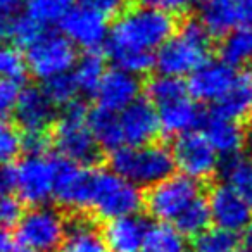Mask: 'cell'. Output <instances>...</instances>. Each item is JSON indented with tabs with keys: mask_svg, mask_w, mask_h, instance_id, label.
Here are the masks:
<instances>
[{
	"mask_svg": "<svg viewBox=\"0 0 252 252\" xmlns=\"http://www.w3.org/2000/svg\"><path fill=\"white\" fill-rule=\"evenodd\" d=\"M142 252H189L185 235L176 226L158 223L151 226Z\"/></svg>",
	"mask_w": 252,
	"mask_h": 252,
	"instance_id": "cell-26",
	"label": "cell"
},
{
	"mask_svg": "<svg viewBox=\"0 0 252 252\" xmlns=\"http://www.w3.org/2000/svg\"><path fill=\"white\" fill-rule=\"evenodd\" d=\"M95 173L67 159L56 161L54 197L67 209H87L92 206Z\"/></svg>",
	"mask_w": 252,
	"mask_h": 252,
	"instance_id": "cell-11",
	"label": "cell"
},
{
	"mask_svg": "<svg viewBox=\"0 0 252 252\" xmlns=\"http://www.w3.org/2000/svg\"><path fill=\"white\" fill-rule=\"evenodd\" d=\"M61 26L64 35L78 49H85L87 52H95L100 49L111 36L107 14L87 4L69 9Z\"/></svg>",
	"mask_w": 252,
	"mask_h": 252,
	"instance_id": "cell-10",
	"label": "cell"
},
{
	"mask_svg": "<svg viewBox=\"0 0 252 252\" xmlns=\"http://www.w3.org/2000/svg\"><path fill=\"white\" fill-rule=\"evenodd\" d=\"M2 32H4V25H2V21H0V36H2Z\"/></svg>",
	"mask_w": 252,
	"mask_h": 252,
	"instance_id": "cell-50",
	"label": "cell"
},
{
	"mask_svg": "<svg viewBox=\"0 0 252 252\" xmlns=\"http://www.w3.org/2000/svg\"><path fill=\"white\" fill-rule=\"evenodd\" d=\"M245 245H247V249L252 252V223L249 224V228L245 230Z\"/></svg>",
	"mask_w": 252,
	"mask_h": 252,
	"instance_id": "cell-47",
	"label": "cell"
},
{
	"mask_svg": "<svg viewBox=\"0 0 252 252\" xmlns=\"http://www.w3.org/2000/svg\"><path fill=\"white\" fill-rule=\"evenodd\" d=\"M66 35L43 33V36L28 49V69L35 78L47 81L66 74L76 66V49Z\"/></svg>",
	"mask_w": 252,
	"mask_h": 252,
	"instance_id": "cell-8",
	"label": "cell"
},
{
	"mask_svg": "<svg viewBox=\"0 0 252 252\" xmlns=\"http://www.w3.org/2000/svg\"><path fill=\"white\" fill-rule=\"evenodd\" d=\"M5 30H7L9 38L12 40L16 47H26V49H30L33 43L38 42L45 33L43 26L33 18H30L28 14L16 16Z\"/></svg>",
	"mask_w": 252,
	"mask_h": 252,
	"instance_id": "cell-33",
	"label": "cell"
},
{
	"mask_svg": "<svg viewBox=\"0 0 252 252\" xmlns=\"http://www.w3.org/2000/svg\"><path fill=\"white\" fill-rule=\"evenodd\" d=\"M16 119L25 131H45L54 121L56 105L40 88H25L16 109Z\"/></svg>",
	"mask_w": 252,
	"mask_h": 252,
	"instance_id": "cell-17",
	"label": "cell"
},
{
	"mask_svg": "<svg viewBox=\"0 0 252 252\" xmlns=\"http://www.w3.org/2000/svg\"><path fill=\"white\" fill-rule=\"evenodd\" d=\"M67 224L59 211L36 206L23 214L16 224V235L21 245L33 252H57L66 235Z\"/></svg>",
	"mask_w": 252,
	"mask_h": 252,
	"instance_id": "cell-6",
	"label": "cell"
},
{
	"mask_svg": "<svg viewBox=\"0 0 252 252\" xmlns=\"http://www.w3.org/2000/svg\"><path fill=\"white\" fill-rule=\"evenodd\" d=\"M138 95H140L138 76L119 67L107 71L95 92L98 107L111 112L125 111L138 100Z\"/></svg>",
	"mask_w": 252,
	"mask_h": 252,
	"instance_id": "cell-15",
	"label": "cell"
},
{
	"mask_svg": "<svg viewBox=\"0 0 252 252\" xmlns=\"http://www.w3.org/2000/svg\"><path fill=\"white\" fill-rule=\"evenodd\" d=\"M43 92L47 94V97L54 102V105H64L69 107L76 100V95L80 94V87H78L76 80L73 74L66 73L61 76L50 78L45 81Z\"/></svg>",
	"mask_w": 252,
	"mask_h": 252,
	"instance_id": "cell-34",
	"label": "cell"
},
{
	"mask_svg": "<svg viewBox=\"0 0 252 252\" xmlns=\"http://www.w3.org/2000/svg\"><path fill=\"white\" fill-rule=\"evenodd\" d=\"M245 145H247L249 151H251V154H252V121L249 123L247 130H245Z\"/></svg>",
	"mask_w": 252,
	"mask_h": 252,
	"instance_id": "cell-46",
	"label": "cell"
},
{
	"mask_svg": "<svg viewBox=\"0 0 252 252\" xmlns=\"http://www.w3.org/2000/svg\"><path fill=\"white\" fill-rule=\"evenodd\" d=\"M23 200L11 193L0 195V226L9 228L19 223L23 218Z\"/></svg>",
	"mask_w": 252,
	"mask_h": 252,
	"instance_id": "cell-38",
	"label": "cell"
},
{
	"mask_svg": "<svg viewBox=\"0 0 252 252\" xmlns=\"http://www.w3.org/2000/svg\"><path fill=\"white\" fill-rule=\"evenodd\" d=\"M11 252H33L32 249H28V247H25V245H14V249H12Z\"/></svg>",
	"mask_w": 252,
	"mask_h": 252,
	"instance_id": "cell-48",
	"label": "cell"
},
{
	"mask_svg": "<svg viewBox=\"0 0 252 252\" xmlns=\"http://www.w3.org/2000/svg\"><path fill=\"white\" fill-rule=\"evenodd\" d=\"M21 94V81L0 80V121H5L12 114H16Z\"/></svg>",
	"mask_w": 252,
	"mask_h": 252,
	"instance_id": "cell-37",
	"label": "cell"
},
{
	"mask_svg": "<svg viewBox=\"0 0 252 252\" xmlns=\"http://www.w3.org/2000/svg\"><path fill=\"white\" fill-rule=\"evenodd\" d=\"M14 189L18 197L32 206H43L54 197L56 161L43 156H28L14 169Z\"/></svg>",
	"mask_w": 252,
	"mask_h": 252,
	"instance_id": "cell-9",
	"label": "cell"
},
{
	"mask_svg": "<svg viewBox=\"0 0 252 252\" xmlns=\"http://www.w3.org/2000/svg\"><path fill=\"white\" fill-rule=\"evenodd\" d=\"M151 230L147 221L138 214L111 220L104 230V237L111 252H142Z\"/></svg>",
	"mask_w": 252,
	"mask_h": 252,
	"instance_id": "cell-18",
	"label": "cell"
},
{
	"mask_svg": "<svg viewBox=\"0 0 252 252\" xmlns=\"http://www.w3.org/2000/svg\"><path fill=\"white\" fill-rule=\"evenodd\" d=\"M209 209L214 224L230 231L247 230L252 223V204L247 195L237 192L226 183L214 187L209 195Z\"/></svg>",
	"mask_w": 252,
	"mask_h": 252,
	"instance_id": "cell-13",
	"label": "cell"
},
{
	"mask_svg": "<svg viewBox=\"0 0 252 252\" xmlns=\"http://www.w3.org/2000/svg\"><path fill=\"white\" fill-rule=\"evenodd\" d=\"M49 144L45 131H26L23 137V151L28 152V156H43Z\"/></svg>",
	"mask_w": 252,
	"mask_h": 252,
	"instance_id": "cell-40",
	"label": "cell"
},
{
	"mask_svg": "<svg viewBox=\"0 0 252 252\" xmlns=\"http://www.w3.org/2000/svg\"><path fill=\"white\" fill-rule=\"evenodd\" d=\"M221 61L231 67L245 66L252 61V26H238L224 35L220 47Z\"/></svg>",
	"mask_w": 252,
	"mask_h": 252,
	"instance_id": "cell-24",
	"label": "cell"
},
{
	"mask_svg": "<svg viewBox=\"0 0 252 252\" xmlns=\"http://www.w3.org/2000/svg\"><path fill=\"white\" fill-rule=\"evenodd\" d=\"M105 73L107 71H105V63L102 56H98L97 52H87L76 63L73 76L80 87V92L95 94Z\"/></svg>",
	"mask_w": 252,
	"mask_h": 252,
	"instance_id": "cell-29",
	"label": "cell"
},
{
	"mask_svg": "<svg viewBox=\"0 0 252 252\" xmlns=\"http://www.w3.org/2000/svg\"><path fill=\"white\" fill-rule=\"evenodd\" d=\"M69 11V0H25V14L45 28L63 23Z\"/></svg>",
	"mask_w": 252,
	"mask_h": 252,
	"instance_id": "cell-31",
	"label": "cell"
},
{
	"mask_svg": "<svg viewBox=\"0 0 252 252\" xmlns=\"http://www.w3.org/2000/svg\"><path fill=\"white\" fill-rule=\"evenodd\" d=\"M200 197L197 180L185 175H171L154 185L145 197V207L149 214L161 223L176 221V218Z\"/></svg>",
	"mask_w": 252,
	"mask_h": 252,
	"instance_id": "cell-7",
	"label": "cell"
},
{
	"mask_svg": "<svg viewBox=\"0 0 252 252\" xmlns=\"http://www.w3.org/2000/svg\"><path fill=\"white\" fill-rule=\"evenodd\" d=\"M204 135L211 142L218 154H223L226 158L238 154L242 145L245 144V131L238 126L235 119H228L214 112L204 126Z\"/></svg>",
	"mask_w": 252,
	"mask_h": 252,
	"instance_id": "cell-21",
	"label": "cell"
},
{
	"mask_svg": "<svg viewBox=\"0 0 252 252\" xmlns=\"http://www.w3.org/2000/svg\"><path fill=\"white\" fill-rule=\"evenodd\" d=\"M199 21L214 36H224L240 25L237 0H197Z\"/></svg>",
	"mask_w": 252,
	"mask_h": 252,
	"instance_id": "cell-20",
	"label": "cell"
},
{
	"mask_svg": "<svg viewBox=\"0 0 252 252\" xmlns=\"http://www.w3.org/2000/svg\"><path fill=\"white\" fill-rule=\"evenodd\" d=\"M175 18L147 5H137L118 16L109 36V54H154L175 35Z\"/></svg>",
	"mask_w": 252,
	"mask_h": 252,
	"instance_id": "cell-1",
	"label": "cell"
},
{
	"mask_svg": "<svg viewBox=\"0 0 252 252\" xmlns=\"http://www.w3.org/2000/svg\"><path fill=\"white\" fill-rule=\"evenodd\" d=\"M57 252H111V249L95 223L80 218L67 224L64 240Z\"/></svg>",
	"mask_w": 252,
	"mask_h": 252,
	"instance_id": "cell-22",
	"label": "cell"
},
{
	"mask_svg": "<svg viewBox=\"0 0 252 252\" xmlns=\"http://www.w3.org/2000/svg\"><path fill=\"white\" fill-rule=\"evenodd\" d=\"M189 85H185L182 78L169 76V74L159 73V76H154L147 85V95L156 107L189 97Z\"/></svg>",
	"mask_w": 252,
	"mask_h": 252,
	"instance_id": "cell-28",
	"label": "cell"
},
{
	"mask_svg": "<svg viewBox=\"0 0 252 252\" xmlns=\"http://www.w3.org/2000/svg\"><path fill=\"white\" fill-rule=\"evenodd\" d=\"M252 107V76L240 74L233 87L216 102V114L228 119L245 118Z\"/></svg>",
	"mask_w": 252,
	"mask_h": 252,
	"instance_id": "cell-23",
	"label": "cell"
},
{
	"mask_svg": "<svg viewBox=\"0 0 252 252\" xmlns=\"http://www.w3.org/2000/svg\"><path fill=\"white\" fill-rule=\"evenodd\" d=\"M145 204L140 187L116 171H95L92 209L102 220H116L123 216L138 214Z\"/></svg>",
	"mask_w": 252,
	"mask_h": 252,
	"instance_id": "cell-4",
	"label": "cell"
},
{
	"mask_svg": "<svg viewBox=\"0 0 252 252\" xmlns=\"http://www.w3.org/2000/svg\"><path fill=\"white\" fill-rule=\"evenodd\" d=\"M23 151V135L7 121H0V166H9Z\"/></svg>",
	"mask_w": 252,
	"mask_h": 252,
	"instance_id": "cell-36",
	"label": "cell"
},
{
	"mask_svg": "<svg viewBox=\"0 0 252 252\" xmlns=\"http://www.w3.org/2000/svg\"><path fill=\"white\" fill-rule=\"evenodd\" d=\"M240 12V26H252V0H237Z\"/></svg>",
	"mask_w": 252,
	"mask_h": 252,
	"instance_id": "cell-43",
	"label": "cell"
},
{
	"mask_svg": "<svg viewBox=\"0 0 252 252\" xmlns=\"http://www.w3.org/2000/svg\"><path fill=\"white\" fill-rule=\"evenodd\" d=\"M235 252H251V251H249V249H237Z\"/></svg>",
	"mask_w": 252,
	"mask_h": 252,
	"instance_id": "cell-49",
	"label": "cell"
},
{
	"mask_svg": "<svg viewBox=\"0 0 252 252\" xmlns=\"http://www.w3.org/2000/svg\"><path fill=\"white\" fill-rule=\"evenodd\" d=\"M211 36L200 21H187L156 54L159 73L178 78L190 76L209 57Z\"/></svg>",
	"mask_w": 252,
	"mask_h": 252,
	"instance_id": "cell-2",
	"label": "cell"
},
{
	"mask_svg": "<svg viewBox=\"0 0 252 252\" xmlns=\"http://www.w3.org/2000/svg\"><path fill=\"white\" fill-rule=\"evenodd\" d=\"M193 2L195 0H140L142 5L158 9V11L166 12L169 16L183 14L185 11H189Z\"/></svg>",
	"mask_w": 252,
	"mask_h": 252,
	"instance_id": "cell-39",
	"label": "cell"
},
{
	"mask_svg": "<svg viewBox=\"0 0 252 252\" xmlns=\"http://www.w3.org/2000/svg\"><path fill=\"white\" fill-rule=\"evenodd\" d=\"M211 218V209L209 202L204 200L202 197L195 199L175 221V226L182 231L183 235H189V237H197L204 230L209 228Z\"/></svg>",
	"mask_w": 252,
	"mask_h": 252,
	"instance_id": "cell-30",
	"label": "cell"
},
{
	"mask_svg": "<svg viewBox=\"0 0 252 252\" xmlns=\"http://www.w3.org/2000/svg\"><path fill=\"white\" fill-rule=\"evenodd\" d=\"M173 151L161 144L123 145L112 151L111 169L138 187L152 189L175 171Z\"/></svg>",
	"mask_w": 252,
	"mask_h": 252,
	"instance_id": "cell-3",
	"label": "cell"
},
{
	"mask_svg": "<svg viewBox=\"0 0 252 252\" xmlns=\"http://www.w3.org/2000/svg\"><path fill=\"white\" fill-rule=\"evenodd\" d=\"M238 238L235 231L226 228L214 226L204 230L195 237L193 249L195 252H235L237 251Z\"/></svg>",
	"mask_w": 252,
	"mask_h": 252,
	"instance_id": "cell-32",
	"label": "cell"
},
{
	"mask_svg": "<svg viewBox=\"0 0 252 252\" xmlns=\"http://www.w3.org/2000/svg\"><path fill=\"white\" fill-rule=\"evenodd\" d=\"M14 169H9L7 166H0V195H5L14 189Z\"/></svg>",
	"mask_w": 252,
	"mask_h": 252,
	"instance_id": "cell-42",
	"label": "cell"
},
{
	"mask_svg": "<svg viewBox=\"0 0 252 252\" xmlns=\"http://www.w3.org/2000/svg\"><path fill=\"white\" fill-rule=\"evenodd\" d=\"M118 114L125 145L151 144L161 131L158 109L152 102L137 100Z\"/></svg>",
	"mask_w": 252,
	"mask_h": 252,
	"instance_id": "cell-16",
	"label": "cell"
},
{
	"mask_svg": "<svg viewBox=\"0 0 252 252\" xmlns=\"http://www.w3.org/2000/svg\"><path fill=\"white\" fill-rule=\"evenodd\" d=\"M52 142L64 159L76 164H88L95 161L100 147L95 140L87 112L78 104L69 105L59 118L54 128Z\"/></svg>",
	"mask_w": 252,
	"mask_h": 252,
	"instance_id": "cell-5",
	"label": "cell"
},
{
	"mask_svg": "<svg viewBox=\"0 0 252 252\" xmlns=\"http://www.w3.org/2000/svg\"><path fill=\"white\" fill-rule=\"evenodd\" d=\"M221 175L228 187L252 197V158L242 154L230 156L221 166Z\"/></svg>",
	"mask_w": 252,
	"mask_h": 252,
	"instance_id": "cell-27",
	"label": "cell"
},
{
	"mask_svg": "<svg viewBox=\"0 0 252 252\" xmlns=\"http://www.w3.org/2000/svg\"><path fill=\"white\" fill-rule=\"evenodd\" d=\"M14 249V244H12L11 233L7 231V228L0 226V252H11Z\"/></svg>",
	"mask_w": 252,
	"mask_h": 252,
	"instance_id": "cell-44",
	"label": "cell"
},
{
	"mask_svg": "<svg viewBox=\"0 0 252 252\" xmlns=\"http://www.w3.org/2000/svg\"><path fill=\"white\" fill-rule=\"evenodd\" d=\"M78 2L92 5V7L98 9V11H102L107 16L119 12L123 9V5H125V0H78Z\"/></svg>",
	"mask_w": 252,
	"mask_h": 252,
	"instance_id": "cell-41",
	"label": "cell"
},
{
	"mask_svg": "<svg viewBox=\"0 0 252 252\" xmlns=\"http://www.w3.org/2000/svg\"><path fill=\"white\" fill-rule=\"evenodd\" d=\"M88 121H90L95 140L102 149L116 151V149L125 145L118 112H111L98 107L88 116Z\"/></svg>",
	"mask_w": 252,
	"mask_h": 252,
	"instance_id": "cell-25",
	"label": "cell"
},
{
	"mask_svg": "<svg viewBox=\"0 0 252 252\" xmlns=\"http://www.w3.org/2000/svg\"><path fill=\"white\" fill-rule=\"evenodd\" d=\"M231 66L223 61H206L189 78V92L200 102H218L237 81Z\"/></svg>",
	"mask_w": 252,
	"mask_h": 252,
	"instance_id": "cell-14",
	"label": "cell"
},
{
	"mask_svg": "<svg viewBox=\"0 0 252 252\" xmlns=\"http://www.w3.org/2000/svg\"><path fill=\"white\" fill-rule=\"evenodd\" d=\"M23 0H0V14H11L21 5Z\"/></svg>",
	"mask_w": 252,
	"mask_h": 252,
	"instance_id": "cell-45",
	"label": "cell"
},
{
	"mask_svg": "<svg viewBox=\"0 0 252 252\" xmlns=\"http://www.w3.org/2000/svg\"><path fill=\"white\" fill-rule=\"evenodd\" d=\"M173 158L180 173L193 180H206L218 169V152L207 137L199 131H190L176 138Z\"/></svg>",
	"mask_w": 252,
	"mask_h": 252,
	"instance_id": "cell-12",
	"label": "cell"
},
{
	"mask_svg": "<svg viewBox=\"0 0 252 252\" xmlns=\"http://www.w3.org/2000/svg\"><path fill=\"white\" fill-rule=\"evenodd\" d=\"M28 71V61L16 45H0V80L21 81Z\"/></svg>",
	"mask_w": 252,
	"mask_h": 252,
	"instance_id": "cell-35",
	"label": "cell"
},
{
	"mask_svg": "<svg viewBox=\"0 0 252 252\" xmlns=\"http://www.w3.org/2000/svg\"><path fill=\"white\" fill-rule=\"evenodd\" d=\"M161 131L169 137H182L190 133L202 123V112L199 105L189 97L178 98L166 105L158 107Z\"/></svg>",
	"mask_w": 252,
	"mask_h": 252,
	"instance_id": "cell-19",
	"label": "cell"
},
{
	"mask_svg": "<svg viewBox=\"0 0 252 252\" xmlns=\"http://www.w3.org/2000/svg\"><path fill=\"white\" fill-rule=\"evenodd\" d=\"M251 199H252V197H251Z\"/></svg>",
	"mask_w": 252,
	"mask_h": 252,
	"instance_id": "cell-51",
	"label": "cell"
}]
</instances>
